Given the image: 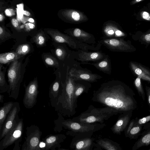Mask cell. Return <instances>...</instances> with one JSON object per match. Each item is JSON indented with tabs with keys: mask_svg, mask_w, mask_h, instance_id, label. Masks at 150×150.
<instances>
[{
	"mask_svg": "<svg viewBox=\"0 0 150 150\" xmlns=\"http://www.w3.org/2000/svg\"><path fill=\"white\" fill-rule=\"evenodd\" d=\"M135 96L132 89L125 83L112 80L103 83L97 90L94 91L91 100L122 114L133 111L137 108Z\"/></svg>",
	"mask_w": 150,
	"mask_h": 150,
	"instance_id": "cell-1",
	"label": "cell"
},
{
	"mask_svg": "<svg viewBox=\"0 0 150 150\" xmlns=\"http://www.w3.org/2000/svg\"><path fill=\"white\" fill-rule=\"evenodd\" d=\"M70 67L67 68L65 82L61 81V91L58 98L55 110L62 116L70 117L75 114L77 107V100L74 97L75 81L69 73Z\"/></svg>",
	"mask_w": 150,
	"mask_h": 150,
	"instance_id": "cell-2",
	"label": "cell"
},
{
	"mask_svg": "<svg viewBox=\"0 0 150 150\" xmlns=\"http://www.w3.org/2000/svg\"><path fill=\"white\" fill-rule=\"evenodd\" d=\"M118 114L119 113L117 110L109 107L97 108L90 105L86 110L71 120L82 123L99 122L102 124L111 117Z\"/></svg>",
	"mask_w": 150,
	"mask_h": 150,
	"instance_id": "cell-3",
	"label": "cell"
},
{
	"mask_svg": "<svg viewBox=\"0 0 150 150\" xmlns=\"http://www.w3.org/2000/svg\"><path fill=\"white\" fill-rule=\"evenodd\" d=\"M25 71V67L18 60L12 62L10 65L7 71L10 86L7 93L9 97L15 100L18 98Z\"/></svg>",
	"mask_w": 150,
	"mask_h": 150,
	"instance_id": "cell-4",
	"label": "cell"
},
{
	"mask_svg": "<svg viewBox=\"0 0 150 150\" xmlns=\"http://www.w3.org/2000/svg\"><path fill=\"white\" fill-rule=\"evenodd\" d=\"M23 126V120L18 116L11 129L0 142V150H4L17 141L21 140Z\"/></svg>",
	"mask_w": 150,
	"mask_h": 150,
	"instance_id": "cell-5",
	"label": "cell"
},
{
	"mask_svg": "<svg viewBox=\"0 0 150 150\" xmlns=\"http://www.w3.org/2000/svg\"><path fill=\"white\" fill-rule=\"evenodd\" d=\"M26 137L21 150H45L40 146L42 132L39 127L32 125L26 128Z\"/></svg>",
	"mask_w": 150,
	"mask_h": 150,
	"instance_id": "cell-6",
	"label": "cell"
},
{
	"mask_svg": "<svg viewBox=\"0 0 150 150\" xmlns=\"http://www.w3.org/2000/svg\"><path fill=\"white\" fill-rule=\"evenodd\" d=\"M75 61L73 67L70 68L69 73L70 76L76 81H84L89 83H93L97 81L103 77L96 74L92 73L91 71L86 69L78 68L79 63Z\"/></svg>",
	"mask_w": 150,
	"mask_h": 150,
	"instance_id": "cell-7",
	"label": "cell"
},
{
	"mask_svg": "<svg viewBox=\"0 0 150 150\" xmlns=\"http://www.w3.org/2000/svg\"><path fill=\"white\" fill-rule=\"evenodd\" d=\"M24 86L25 93L23 99V104L25 108L30 109L35 105L39 92L37 77L30 81L27 86L24 84Z\"/></svg>",
	"mask_w": 150,
	"mask_h": 150,
	"instance_id": "cell-8",
	"label": "cell"
},
{
	"mask_svg": "<svg viewBox=\"0 0 150 150\" xmlns=\"http://www.w3.org/2000/svg\"><path fill=\"white\" fill-rule=\"evenodd\" d=\"M71 53L74 59L81 62H96L105 58L108 54L100 51H86L81 50L72 51Z\"/></svg>",
	"mask_w": 150,
	"mask_h": 150,
	"instance_id": "cell-9",
	"label": "cell"
},
{
	"mask_svg": "<svg viewBox=\"0 0 150 150\" xmlns=\"http://www.w3.org/2000/svg\"><path fill=\"white\" fill-rule=\"evenodd\" d=\"M58 118L62 125L65 127L74 131L84 132L93 130L97 127L100 126L104 124H84L73 121L70 119H64L62 116L59 113H58Z\"/></svg>",
	"mask_w": 150,
	"mask_h": 150,
	"instance_id": "cell-10",
	"label": "cell"
},
{
	"mask_svg": "<svg viewBox=\"0 0 150 150\" xmlns=\"http://www.w3.org/2000/svg\"><path fill=\"white\" fill-rule=\"evenodd\" d=\"M65 32L68 35L82 43L91 45H94L96 43V38L93 35L80 28H69Z\"/></svg>",
	"mask_w": 150,
	"mask_h": 150,
	"instance_id": "cell-11",
	"label": "cell"
},
{
	"mask_svg": "<svg viewBox=\"0 0 150 150\" xmlns=\"http://www.w3.org/2000/svg\"><path fill=\"white\" fill-rule=\"evenodd\" d=\"M62 16L67 22L78 24L87 21L89 20L84 12L74 9H65L61 11Z\"/></svg>",
	"mask_w": 150,
	"mask_h": 150,
	"instance_id": "cell-12",
	"label": "cell"
},
{
	"mask_svg": "<svg viewBox=\"0 0 150 150\" xmlns=\"http://www.w3.org/2000/svg\"><path fill=\"white\" fill-rule=\"evenodd\" d=\"M20 110L19 103L14 102L13 106L8 114L0 132V139L1 140L11 129Z\"/></svg>",
	"mask_w": 150,
	"mask_h": 150,
	"instance_id": "cell-13",
	"label": "cell"
},
{
	"mask_svg": "<svg viewBox=\"0 0 150 150\" xmlns=\"http://www.w3.org/2000/svg\"><path fill=\"white\" fill-rule=\"evenodd\" d=\"M102 32V38H118L125 35L116 23L112 20H108L103 23Z\"/></svg>",
	"mask_w": 150,
	"mask_h": 150,
	"instance_id": "cell-14",
	"label": "cell"
},
{
	"mask_svg": "<svg viewBox=\"0 0 150 150\" xmlns=\"http://www.w3.org/2000/svg\"><path fill=\"white\" fill-rule=\"evenodd\" d=\"M56 76L54 81L51 84L49 87V97L51 104L52 107H55L62 88L61 74L59 71H55Z\"/></svg>",
	"mask_w": 150,
	"mask_h": 150,
	"instance_id": "cell-15",
	"label": "cell"
},
{
	"mask_svg": "<svg viewBox=\"0 0 150 150\" xmlns=\"http://www.w3.org/2000/svg\"><path fill=\"white\" fill-rule=\"evenodd\" d=\"M98 43L103 45L112 51H124L127 49V45L122 40L118 38H102Z\"/></svg>",
	"mask_w": 150,
	"mask_h": 150,
	"instance_id": "cell-16",
	"label": "cell"
},
{
	"mask_svg": "<svg viewBox=\"0 0 150 150\" xmlns=\"http://www.w3.org/2000/svg\"><path fill=\"white\" fill-rule=\"evenodd\" d=\"M132 111L121 114L112 127V130L117 134L124 131L129 124L132 116Z\"/></svg>",
	"mask_w": 150,
	"mask_h": 150,
	"instance_id": "cell-17",
	"label": "cell"
},
{
	"mask_svg": "<svg viewBox=\"0 0 150 150\" xmlns=\"http://www.w3.org/2000/svg\"><path fill=\"white\" fill-rule=\"evenodd\" d=\"M130 66L133 74L150 83V69L141 64L132 62L130 63Z\"/></svg>",
	"mask_w": 150,
	"mask_h": 150,
	"instance_id": "cell-18",
	"label": "cell"
},
{
	"mask_svg": "<svg viewBox=\"0 0 150 150\" xmlns=\"http://www.w3.org/2000/svg\"><path fill=\"white\" fill-rule=\"evenodd\" d=\"M80 63L93 65L99 71L108 75H110L111 73V62L108 55L103 59L96 62H81Z\"/></svg>",
	"mask_w": 150,
	"mask_h": 150,
	"instance_id": "cell-19",
	"label": "cell"
},
{
	"mask_svg": "<svg viewBox=\"0 0 150 150\" xmlns=\"http://www.w3.org/2000/svg\"><path fill=\"white\" fill-rule=\"evenodd\" d=\"M141 135V137L133 145L132 150H137L142 146H148L150 144V127L145 130Z\"/></svg>",
	"mask_w": 150,
	"mask_h": 150,
	"instance_id": "cell-20",
	"label": "cell"
},
{
	"mask_svg": "<svg viewBox=\"0 0 150 150\" xmlns=\"http://www.w3.org/2000/svg\"><path fill=\"white\" fill-rule=\"evenodd\" d=\"M80 81V83H75L74 97L76 100L78 97L83 93H87L91 86L89 82L84 81Z\"/></svg>",
	"mask_w": 150,
	"mask_h": 150,
	"instance_id": "cell-21",
	"label": "cell"
},
{
	"mask_svg": "<svg viewBox=\"0 0 150 150\" xmlns=\"http://www.w3.org/2000/svg\"><path fill=\"white\" fill-rule=\"evenodd\" d=\"M14 102L10 101L6 103L0 109V131H1L6 119L12 109Z\"/></svg>",
	"mask_w": 150,
	"mask_h": 150,
	"instance_id": "cell-22",
	"label": "cell"
},
{
	"mask_svg": "<svg viewBox=\"0 0 150 150\" xmlns=\"http://www.w3.org/2000/svg\"><path fill=\"white\" fill-rule=\"evenodd\" d=\"M45 144V149L49 150L55 148L59 145V135H52L47 137L43 139Z\"/></svg>",
	"mask_w": 150,
	"mask_h": 150,
	"instance_id": "cell-23",
	"label": "cell"
},
{
	"mask_svg": "<svg viewBox=\"0 0 150 150\" xmlns=\"http://www.w3.org/2000/svg\"><path fill=\"white\" fill-rule=\"evenodd\" d=\"M6 68L4 67L1 64L0 67V93H4L9 90L10 86L6 81L5 74Z\"/></svg>",
	"mask_w": 150,
	"mask_h": 150,
	"instance_id": "cell-24",
	"label": "cell"
},
{
	"mask_svg": "<svg viewBox=\"0 0 150 150\" xmlns=\"http://www.w3.org/2000/svg\"><path fill=\"white\" fill-rule=\"evenodd\" d=\"M20 58V55L16 52L1 54L0 55V62L2 64H6L17 60Z\"/></svg>",
	"mask_w": 150,
	"mask_h": 150,
	"instance_id": "cell-25",
	"label": "cell"
},
{
	"mask_svg": "<svg viewBox=\"0 0 150 150\" xmlns=\"http://www.w3.org/2000/svg\"><path fill=\"white\" fill-rule=\"evenodd\" d=\"M141 79V78L140 77L137 76L134 82V84L139 96L144 101L145 100V93L142 85Z\"/></svg>",
	"mask_w": 150,
	"mask_h": 150,
	"instance_id": "cell-26",
	"label": "cell"
},
{
	"mask_svg": "<svg viewBox=\"0 0 150 150\" xmlns=\"http://www.w3.org/2000/svg\"><path fill=\"white\" fill-rule=\"evenodd\" d=\"M143 125H134L128 135V137L130 139H135L141 134Z\"/></svg>",
	"mask_w": 150,
	"mask_h": 150,
	"instance_id": "cell-27",
	"label": "cell"
},
{
	"mask_svg": "<svg viewBox=\"0 0 150 150\" xmlns=\"http://www.w3.org/2000/svg\"><path fill=\"white\" fill-rule=\"evenodd\" d=\"M92 144V140L90 139H87L80 141L76 145V150H81L89 147Z\"/></svg>",
	"mask_w": 150,
	"mask_h": 150,
	"instance_id": "cell-28",
	"label": "cell"
},
{
	"mask_svg": "<svg viewBox=\"0 0 150 150\" xmlns=\"http://www.w3.org/2000/svg\"><path fill=\"white\" fill-rule=\"evenodd\" d=\"M98 144L107 150H121L119 147H117L107 141L101 140L98 142Z\"/></svg>",
	"mask_w": 150,
	"mask_h": 150,
	"instance_id": "cell-29",
	"label": "cell"
},
{
	"mask_svg": "<svg viewBox=\"0 0 150 150\" xmlns=\"http://www.w3.org/2000/svg\"><path fill=\"white\" fill-rule=\"evenodd\" d=\"M150 121V114L146 116L140 118L135 119L134 125H143Z\"/></svg>",
	"mask_w": 150,
	"mask_h": 150,
	"instance_id": "cell-30",
	"label": "cell"
},
{
	"mask_svg": "<svg viewBox=\"0 0 150 150\" xmlns=\"http://www.w3.org/2000/svg\"><path fill=\"white\" fill-rule=\"evenodd\" d=\"M29 50V45L27 44L19 46L17 49L16 53L19 55L25 54L28 53Z\"/></svg>",
	"mask_w": 150,
	"mask_h": 150,
	"instance_id": "cell-31",
	"label": "cell"
},
{
	"mask_svg": "<svg viewBox=\"0 0 150 150\" xmlns=\"http://www.w3.org/2000/svg\"><path fill=\"white\" fill-rule=\"evenodd\" d=\"M45 62L46 64L50 66L54 67H59V64L57 60L48 57L45 59Z\"/></svg>",
	"mask_w": 150,
	"mask_h": 150,
	"instance_id": "cell-32",
	"label": "cell"
},
{
	"mask_svg": "<svg viewBox=\"0 0 150 150\" xmlns=\"http://www.w3.org/2000/svg\"><path fill=\"white\" fill-rule=\"evenodd\" d=\"M135 123V119H132L131 120L125 129L124 130L125 134L126 137H128L129 132L134 125Z\"/></svg>",
	"mask_w": 150,
	"mask_h": 150,
	"instance_id": "cell-33",
	"label": "cell"
},
{
	"mask_svg": "<svg viewBox=\"0 0 150 150\" xmlns=\"http://www.w3.org/2000/svg\"><path fill=\"white\" fill-rule=\"evenodd\" d=\"M45 40L43 36L40 35H38L36 38V41L39 45H43L44 42Z\"/></svg>",
	"mask_w": 150,
	"mask_h": 150,
	"instance_id": "cell-34",
	"label": "cell"
},
{
	"mask_svg": "<svg viewBox=\"0 0 150 150\" xmlns=\"http://www.w3.org/2000/svg\"><path fill=\"white\" fill-rule=\"evenodd\" d=\"M145 89L147 97V101L149 108L150 112V87L147 86H145Z\"/></svg>",
	"mask_w": 150,
	"mask_h": 150,
	"instance_id": "cell-35",
	"label": "cell"
},
{
	"mask_svg": "<svg viewBox=\"0 0 150 150\" xmlns=\"http://www.w3.org/2000/svg\"><path fill=\"white\" fill-rule=\"evenodd\" d=\"M6 15L8 16L11 17L15 15V11L12 9L8 8L5 10Z\"/></svg>",
	"mask_w": 150,
	"mask_h": 150,
	"instance_id": "cell-36",
	"label": "cell"
},
{
	"mask_svg": "<svg viewBox=\"0 0 150 150\" xmlns=\"http://www.w3.org/2000/svg\"><path fill=\"white\" fill-rule=\"evenodd\" d=\"M143 18L147 20L150 21V14L146 11H143L142 13Z\"/></svg>",
	"mask_w": 150,
	"mask_h": 150,
	"instance_id": "cell-37",
	"label": "cell"
},
{
	"mask_svg": "<svg viewBox=\"0 0 150 150\" xmlns=\"http://www.w3.org/2000/svg\"><path fill=\"white\" fill-rule=\"evenodd\" d=\"M21 141V140H19L15 143V146L13 150H21L19 143Z\"/></svg>",
	"mask_w": 150,
	"mask_h": 150,
	"instance_id": "cell-38",
	"label": "cell"
},
{
	"mask_svg": "<svg viewBox=\"0 0 150 150\" xmlns=\"http://www.w3.org/2000/svg\"><path fill=\"white\" fill-rule=\"evenodd\" d=\"M11 23L13 26L15 28H17L18 25V23L17 19L13 18L11 20Z\"/></svg>",
	"mask_w": 150,
	"mask_h": 150,
	"instance_id": "cell-39",
	"label": "cell"
},
{
	"mask_svg": "<svg viewBox=\"0 0 150 150\" xmlns=\"http://www.w3.org/2000/svg\"><path fill=\"white\" fill-rule=\"evenodd\" d=\"M26 28L28 29H33L35 27V25L33 24L30 23H27L26 24Z\"/></svg>",
	"mask_w": 150,
	"mask_h": 150,
	"instance_id": "cell-40",
	"label": "cell"
},
{
	"mask_svg": "<svg viewBox=\"0 0 150 150\" xmlns=\"http://www.w3.org/2000/svg\"><path fill=\"white\" fill-rule=\"evenodd\" d=\"M150 127V122H147L143 125V129L146 130Z\"/></svg>",
	"mask_w": 150,
	"mask_h": 150,
	"instance_id": "cell-41",
	"label": "cell"
},
{
	"mask_svg": "<svg viewBox=\"0 0 150 150\" xmlns=\"http://www.w3.org/2000/svg\"><path fill=\"white\" fill-rule=\"evenodd\" d=\"M45 142H40V146L41 148L45 149Z\"/></svg>",
	"mask_w": 150,
	"mask_h": 150,
	"instance_id": "cell-42",
	"label": "cell"
},
{
	"mask_svg": "<svg viewBox=\"0 0 150 150\" xmlns=\"http://www.w3.org/2000/svg\"><path fill=\"white\" fill-rule=\"evenodd\" d=\"M23 15L28 16H29L30 14V13L29 11L26 10L23 11Z\"/></svg>",
	"mask_w": 150,
	"mask_h": 150,
	"instance_id": "cell-43",
	"label": "cell"
},
{
	"mask_svg": "<svg viewBox=\"0 0 150 150\" xmlns=\"http://www.w3.org/2000/svg\"><path fill=\"white\" fill-rule=\"evenodd\" d=\"M145 40L147 41H150V34L146 35L145 36Z\"/></svg>",
	"mask_w": 150,
	"mask_h": 150,
	"instance_id": "cell-44",
	"label": "cell"
},
{
	"mask_svg": "<svg viewBox=\"0 0 150 150\" xmlns=\"http://www.w3.org/2000/svg\"><path fill=\"white\" fill-rule=\"evenodd\" d=\"M4 96L1 94H0V102L2 103L4 101Z\"/></svg>",
	"mask_w": 150,
	"mask_h": 150,
	"instance_id": "cell-45",
	"label": "cell"
},
{
	"mask_svg": "<svg viewBox=\"0 0 150 150\" xmlns=\"http://www.w3.org/2000/svg\"><path fill=\"white\" fill-rule=\"evenodd\" d=\"M28 21L31 23H33L34 21V20L32 18H29L28 20Z\"/></svg>",
	"mask_w": 150,
	"mask_h": 150,
	"instance_id": "cell-46",
	"label": "cell"
},
{
	"mask_svg": "<svg viewBox=\"0 0 150 150\" xmlns=\"http://www.w3.org/2000/svg\"><path fill=\"white\" fill-rule=\"evenodd\" d=\"M3 30L2 28L1 27H0V35L1 36L2 34L3 33Z\"/></svg>",
	"mask_w": 150,
	"mask_h": 150,
	"instance_id": "cell-47",
	"label": "cell"
},
{
	"mask_svg": "<svg viewBox=\"0 0 150 150\" xmlns=\"http://www.w3.org/2000/svg\"><path fill=\"white\" fill-rule=\"evenodd\" d=\"M4 19L3 16L1 14H0V21H1Z\"/></svg>",
	"mask_w": 150,
	"mask_h": 150,
	"instance_id": "cell-48",
	"label": "cell"
},
{
	"mask_svg": "<svg viewBox=\"0 0 150 150\" xmlns=\"http://www.w3.org/2000/svg\"><path fill=\"white\" fill-rule=\"evenodd\" d=\"M89 147H86L85 148H84L83 149H82L81 150H89Z\"/></svg>",
	"mask_w": 150,
	"mask_h": 150,
	"instance_id": "cell-49",
	"label": "cell"
},
{
	"mask_svg": "<svg viewBox=\"0 0 150 150\" xmlns=\"http://www.w3.org/2000/svg\"><path fill=\"white\" fill-rule=\"evenodd\" d=\"M142 0H136V2H139V1H142Z\"/></svg>",
	"mask_w": 150,
	"mask_h": 150,
	"instance_id": "cell-50",
	"label": "cell"
},
{
	"mask_svg": "<svg viewBox=\"0 0 150 150\" xmlns=\"http://www.w3.org/2000/svg\"><path fill=\"white\" fill-rule=\"evenodd\" d=\"M51 150H55V148H53L51 149Z\"/></svg>",
	"mask_w": 150,
	"mask_h": 150,
	"instance_id": "cell-51",
	"label": "cell"
},
{
	"mask_svg": "<svg viewBox=\"0 0 150 150\" xmlns=\"http://www.w3.org/2000/svg\"><path fill=\"white\" fill-rule=\"evenodd\" d=\"M150 150V148L148 150Z\"/></svg>",
	"mask_w": 150,
	"mask_h": 150,
	"instance_id": "cell-52",
	"label": "cell"
},
{
	"mask_svg": "<svg viewBox=\"0 0 150 150\" xmlns=\"http://www.w3.org/2000/svg\"><path fill=\"white\" fill-rule=\"evenodd\" d=\"M64 150V149H62V150Z\"/></svg>",
	"mask_w": 150,
	"mask_h": 150,
	"instance_id": "cell-53",
	"label": "cell"
}]
</instances>
